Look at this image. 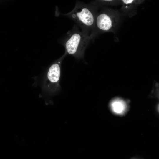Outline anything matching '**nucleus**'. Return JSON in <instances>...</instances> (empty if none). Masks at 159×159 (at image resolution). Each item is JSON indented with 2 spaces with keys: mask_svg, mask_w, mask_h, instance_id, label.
Masks as SVG:
<instances>
[{
  "mask_svg": "<svg viewBox=\"0 0 159 159\" xmlns=\"http://www.w3.org/2000/svg\"><path fill=\"white\" fill-rule=\"evenodd\" d=\"M67 54L65 53L57 62L50 67L48 70L45 85L47 89L51 92H56L60 89L59 81L61 75V64Z\"/></svg>",
  "mask_w": 159,
  "mask_h": 159,
  "instance_id": "20e7f679",
  "label": "nucleus"
},
{
  "mask_svg": "<svg viewBox=\"0 0 159 159\" xmlns=\"http://www.w3.org/2000/svg\"><path fill=\"white\" fill-rule=\"evenodd\" d=\"M97 9L90 4L77 1L73 10L63 15L75 21L82 28V32L93 38Z\"/></svg>",
  "mask_w": 159,
  "mask_h": 159,
  "instance_id": "f257e3e1",
  "label": "nucleus"
},
{
  "mask_svg": "<svg viewBox=\"0 0 159 159\" xmlns=\"http://www.w3.org/2000/svg\"><path fill=\"white\" fill-rule=\"evenodd\" d=\"M110 106L111 111L116 114L121 115L127 111V105L126 102L120 98H116L110 102Z\"/></svg>",
  "mask_w": 159,
  "mask_h": 159,
  "instance_id": "39448f33",
  "label": "nucleus"
},
{
  "mask_svg": "<svg viewBox=\"0 0 159 159\" xmlns=\"http://www.w3.org/2000/svg\"><path fill=\"white\" fill-rule=\"evenodd\" d=\"M92 38L78 29H73L64 43L65 53L77 59L84 58L85 49Z\"/></svg>",
  "mask_w": 159,
  "mask_h": 159,
  "instance_id": "f03ea898",
  "label": "nucleus"
},
{
  "mask_svg": "<svg viewBox=\"0 0 159 159\" xmlns=\"http://www.w3.org/2000/svg\"><path fill=\"white\" fill-rule=\"evenodd\" d=\"M120 21V16L115 11L105 9L97 13L95 21L93 33L94 37L96 33L113 32Z\"/></svg>",
  "mask_w": 159,
  "mask_h": 159,
  "instance_id": "7ed1b4c3",
  "label": "nucleus"
}]
</instances>
